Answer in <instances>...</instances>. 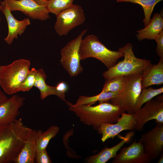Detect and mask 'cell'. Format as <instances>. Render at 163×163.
Returning a JSON list of instances; mask_svg holds the SVG:
<instances>
[{
  "mask_svg": "<svg viewBox=\"0 0 163 163\" xmlns=\"http://www.w3.org/2000/svg\"><path fill=\"white\" fill-rule=\"evenodd\" d=\"M54 29L59 36L66 35L71 30L82 24L85 20L84 11L82 7L73 4L56 16Z\"/></svg>",
  "mask_w": 163,
  "mask_h": 163,
  "instance_id": "9",
  "label": "cell"
},
{
  "mask_svg": "<svg viewBox=\"0 0 163 163\" xmlns=\"http://www.w3.org/2000/svg\"><path fill=\"white\" fill-rule=\"evenodd\" d=\"M8 98L5 94L0 90V104Z\"/></svg>",
  "mask_w": 163,
  "mask_h": 163,
  "instance_id": "31",
  "label": "cell"
},
{
  "mask_svg": "<svg viewBox=\"0 0 163 163\" xmlns=\"http://www.w3.org/2000/svg\"><path fill=\"white\" fill-rule=\"evenodd\" d=\"M52 162L46 149L37 152L35 163H51Z\"/></svg>",
  "mask_w": 163,
  "mask_h": 163,
  "instance_id": "29",
  "label": "cell"
},
{
  "mask_svg": "<svg viewBox=\"0 0 163 163\" xmlns=\"http://www.w3.org/2000/svg\"><path fill=\"white\" fill-rule=\"evenodd\" d=\"M139 140L145 152L152 160L163 152V124H157L151 130L142 135Z\"/></svg>",
  "mask_w": 163,
  "mask_h": 163,
  "instance_id": "12",
  "label": "cell"
},
{
  "mask_svg": "<svg viewBox=\"0 0 163 163\" xmlns=\"http://www.w3.org/2000/svg\"><path fill=\"white\" fill-rule=\"evenodd\" d=\"M46 75L43 69L37 70L34 87L40 91V97L42 100L50 95H57L55 86H50L46 84Z\"/></svg>",
  "mask_w": 163,
  "mask_h": 163,
  "instance_id": "20",
  "label": "cell"
},
{
  "mask_svg": "<svg viewBox=\"0 0 163 163\" xmlns=\"http://www.w3.org/2000/svg\"><path fill=\"white\" fill-rule=\"evenodd\" d=\"M118 92L100 93L97 95L91 97L82 95L79 97L76 103L74 105L75 106L84 105H91L97 101H99V103L107 102L115 97Z\"/></svg>",
  "mask_w": 163,
  "mask_h": 163,
  "instance_id": "21",
  "label": "cell"
},
{
  "mask_svg": "<svg viewBox=\"0 0 163 163\" xmlns=\"http://www.w3.org/2000/svg\"><path fill=\"white\" fill-rule=\"evenodd\" d=\"M66 101L69 110L74 113L81 122L92 126L97 130L102 123H115L121 114L125 112L120 107L107 102L92 106H75L68 101Z\"/></svg>",
  "mask_w": 163,
  "mask_h": 163,
  "instance_id": "2",
  "label": "cell"
},
{
  "mask_svg": "<svg viewBox=\"0 0 163 163\" xmlns=\"http://www.w3.org/2000/svg\"><path fill=\"white\" fill-rule=\"evenodd\" d=\"M134 135V132L131 131L123 137L119 143L113 146L108 148L106 146L98 154L91 155L86 159L89 163H105L112 158H114L118 151L124 144L127 142Z\"/></svg>",
  "mask_w": 163,
  "mask_h": 163,
  "instance_id": "19",
  "label": "cell"
},
{
  "mask_svg": "<svg viewBox=\"0 0 163 163\" xmlns=\"http://www.w3.org/2000/svg\"><path fill=\"white\" fill-rule=\"evenodd\" d=\"M159 158L157 161L158 163H163V152L162 153L159 155Z\"/></svg>",
  "mask_w": 163,
  "mask_h": 163,
  "instance_id": "33",
  "label": "cell"
},
{
  "mask_svg": "<svg viewBox=\"0 0 163 163\" xmlns=\"http://www.w3.org/2000/svg\"><path fill=\"white\" fill-rule=\"evenodd\" d=\"M42 132L41 130L30 129L24 145L15 160V163H35L37 152L36 141Z\"/></svg>",
  "mask_w": 163,
  "mask_h": 163,
  "instance_id": "16",
  "label": "cell"
},
{
  "mask_svg": "<svg viewBox=\"0 0 163 163\" xmlns=\"http://www.w3.org/2000/svg\"><path fill=\"white\" fill-rule=\"evenodd\" d=\"M155 40L157 44L156 52L157 55L160 58H163V31L158 36Z\"/></svg>",
  "mask_w": 163,
  "mask_h": 163,
  "instance_id": "30",
  "label": "cell"
},
{
  "mask_svg": "<svg viewBox=\"0 0 163 163\" xmlns=\"http://www.w3.org/2000/svg\"><path fill=\"white\" fill-rule=\"evenodd\" d=\"M113 158L112 163H149L153 160L145 152L139 140L121 149Z\"/></svg>",
  "mask_w": 163,
  "mask_h": 163,
  "instance_id": "13",
  "label": "cell"
},
{
  "mask_svg": "<svg viewBox=\"0 0 163 163\" xmlns=\"http://www.w3.org/2000/svg\"><path fill=\"white\" fill-rule=\"evenodd\" d=\"M30 129L21 118L0 126V163H14Z\"/></svg>",
  "mask_w": 163,
  "mask_h": 163,
  "instance_id": "1",
  "label": "cell"
},
{
  "mask_svg": "<svg viewBox=\"0 0 163 163\" xmlns=\"http://www.w3.org/2000/svg\"><path fill=\"white\" fill-rule=\"evenodd\" d=\"M3 1L10 11H21L32 19L44 21L50 18L46 5L40 4L33 0Z\"/></svg>",
  "mask_w": 163,
  "mask_h": 163,
  "instance_id": "10",
  "label": "cell"
},
{
  "mask_svg": "<svg viewBox=\"0 0 163 163\" xmlns=\"http://www.w3.org/2000/svg\"><path fill=\"white\" fill-rule=\"evenodd\" d=\"M30 61L24 59L2 66L0 70V85L5 93L11 95L20 91V85L30 70Z\"/></svg>",
  "mask_w": 163,
  "mask_h": 163,
  "instance_id": "5",
  "label": "cell"
},
{
  "mask_svg": "<svg viewBox=\"0 0 163 163\" xmlns=\"http://www.w3.org/2000/svg\"><path fill=\"white\" fill-rule=\"evenodd\" d=\"M163 84V58H160L156 65H152L146 68L142 74V88H147L153 85Z\"/></svg>",
  "mask_w": 163,
  "mask_h": 163,
  "instance_id": "17",
  "label": "cell"
},
{
  "mask_svg": "<svg viewBox=\"0 0 163 163\" xmlns=\"http://www.w3.org/2000/svg\"><path fill=\"white\" fill-rule=\"evenodd\" d=\"M142 73L125 76L121 90L110 101L126 112L134 114L138 98L142 90L141 80Z\"/></svg>",
  "mask_w": 163,
  "mask_h": 163,
  "instance_id": "6",
  "label": "cell"
},
{
  "mask_svg": "<svg viewBox=\"0 0 163 163\" xmlns=\"http://www.w3.org/2000/svg\"><path fill=\"white\" fill-rule=\"evenodd\" d=\"M87 30H83L75 39L69 42L61 50L60 63L71 77L76 76L83 70L80 63L79 49L83 35Z\"/></svg>",
  "mask_w": 163,
  "mask_h": 163,
  "instance_id": "7",
  "label": "cell"
},
{
  "mask_svg": "<svg viewBox=\"0 0 163 163\" xmlns=\"http://www.w3.org/2000/svg\"><path fill=\"white\" fill-rule=\"evenodd\" d=\"M0 10L5 17L8 28V35L4 40L8 45H11L14 39H17L18 35L21 36L24 32L30 22L28 18L21 21L15 19L3 1L0 2Z\"/></svg>",
  "mask_w": 163,
  "mask_h": 163,
  "instance_id": "14",
  "label": "cell"
},
{
  "mask_svg": "<svg viewBox=\"0 0 163 163\" xmlns=\"http://www.w3.org/2000/svg\"><path fill=\"white\" fill-rule=\"evenodd\" d=\"M57 92V95L58 97L64 101H66V92L68 89L67 84L65 82L61 81L59 82L55 86Z\"/></svg>",
  "mask_w": 163,
  "mask_h": 163,
  "instance_id": "28",
  "label": "cell"
},
{
  "mask_svg": "<svg viewBox=\"0 0 163 163\" xmlns=\"http://www.w3.org/2000/svg\"><path fill=\"white\" fill-rule=\"evenodd\" d=\"M124 76H120L105 80L101 93L119 92L121 89Z\"/></svg>",
  "mask_w": 163,
  "mask_h": 163,
  "instance_id": "26",
  "label": "cell"
},
{
  "mask_svg": "<svg viewBox=\"0 0 163 163\" xmlns=\"http://www.w3.org/2000/svg\"><path fill=\"white\" fill-rule=\"evenodd\" d=\"M74 0H49L46 7L50 13L56 16L72 6Z\"/></svg>",
  "mask_w": 163,
  "mask_h": 163,
  "instance_id": "25",
  "label": "cell"
},
{
  "mask_svg": "<svg viewBox=\"0 0 163 163\" xmlns=\"http://www.w3.org/2000/svg\"><path fill=\"white\" fill-rule=\"evenodd\" d=\"M163 0H117V2H129L136 3L141 5L142 7L144 14V18L143 20L145 26L149 22L151 17L155 5L158 2Z\"/></svg>",
  "mask_w": 163,
  "mask_h": 163,
  "instance_id": "23",
  "label": "cell"
},
{
  "mask_svg": "<svg viewBox=\"0 0 163 163\" xmlns=\"http://www.w3.org/2000/svg\"><path fill=\"white\" fill-rule=\"evenodd\" d=\"M2 66H0V70L1 69V68H2Z\"/></svg>",
  "mask_w": 163,
  "mask_h": 163,
  "instance_id": "34",
  "label": "cell"
},
{
  "mask_svg": "<svg viewBox=\"0 0 163 163\" xmlns=\"http://www.w3.org/2000/svg\"><path fill=\"white\" fill-rule=\"evenodd\" d=\"M163 15L161 13H156L145 28L136 32L138 33L135 36L139 41L145 39L155 40L163 31Z\"/></svg>",
  "mask_w": 163,
  "mask_h": 163,
  "instance_id": "18",
  "label": "cell"
},
{
  "mask_svg": "<svg viewBox=\"0 0 163 163\" xmlns=\"http://www.w3.org/2000/svg\"><path fill=\"white\" fill-rule=\"evenodd\" d=\"M79 53L80 60L90 57L95 58L102 62L108 69L115 65L118 59L123 57L122 52L108 49L96 36L93 34L88 35L82 39Z\"/></svg>",
  "mask_w": 163,
  "mask_h": 163,
  "instance_id": "4",
  "label": "cell"
},
{
  "mask_svg": "<svg viewBox=\"0 0 163 163\" xmlns=\"http://www.w3.org/2000/svg\"><path fill=\"white\" fill-rule=\"evenodd\" d=\"M38 3L44 5H46L48 3L49 0H33Z\"/></svg>",
  "mask_w": 163,
  "mask_h": 163,
  "instance_id": "32",
  "label": "cell"
},
{
  "mask_svg": "<svg viewBox=\"0 0 163 163\" xmlns=\"http://www.w3.org/2000/svg\"><path fill=\"white\" fill-rule=\"evenodd\" d=\"M123 54L124 59L119 62L102 74L105 80L120 76L142 73L147 67L152 65L150 60L138 58L134 55L131 44L128 43L118 50Z\"/></svg>",
  "mask_w": 163,
  "mask_h": 163,
  "instance_id": "3",
  "label": "cell"
},
{
  "mask_svg": "<svg viewBox=\"0 0 163 163\" xmlns=\"http://www.w3.org/2000/svg\"><path fill=\"white\" fill-rule=\"evenodd\" d=\"M37 71L34 68L30 70L21 84L20 91H28L34 86Z\"/></svg>",
  "mask_w": 163,
  "mask_h": 163,
  "instance_id": "27",
  "label": "cell"
},
{
  "mask_svg": "<svg viewBox=\"0 0 163 163\" xmlns=\"http://www.w3.org/2000/svg\"><path fill=\"white\" fill-rule=\"evenodd\" d=\"M59 130L58 126L52 125L46 131L42 132L38 137L36 141L37 152L46 149L50 141L56 136Z\"/></svg>",
  "mask_w": 163,
  "mask_h": 163,
  "instance_id": "22",
  "label": "cell"
},
{
  "mask_svg": "<svg viewBox=\"0 0 163 163\" xmlns=\"http://www.w3.org/2000/svg\"><path fill=\"white\" fill-rule=\"evenodd\" d=\"M135 129V122L133 114L122 113L116 123L101 124L97 130L102 135L101 140L104 142L110 138L113 139L123 131Z\"/></svg>",
  "mask_w": 163,
  "mask_h": 163,
  "instance_id": "11",
  "label": "cell"
},
{
  "mask_svg": "<svg viewBox=\"0 0 163 163\" xmlns=\"http://www.w3.org/2000/svg\"><path fill=\"white\" fill-rule=\"evenodd\" d=\"M144 106L133 114L135 129L143 130L144 125L151 120L157 124H163V96H158L146 102Z\"/></svg>",
  "mask_w": 163,
  "mask_h": 163,
  "instance_id": "8",
  "label": "cell"
},
{
  "mask_svg": "<svg viewBox=\"0 0 163 163\" xmlns=\"http://www.w3.org/2000/svg\"><path fill=\"white\" fill-rule=\"evenodd\" d=\"M163 92V87L158 89H154L151 87L142 88L136 103L135 112L140 109L145 102Z\"/></svg>",
  "mask_w": 163,
  "mask_h": 163,
  "instance_id": "24",
  "label": "cell"
},
{
  "mask_svg": "<svg viewBox=\"0 0 163 163\" xmlns=\"http://www.w3.org/2000/svg\"><path fill=\"white\" fill-rule=\"evenodd\" d=\"M25 99L14 94L0 104V126L9 124L17 119Z\"/></svg>",
  "mask_w": 163,
  "mask_h": 163,
  "instance_id": "15",
  "label": "cell"
},
{
  "mask_svg": "<svg viewBox=\"0 0 163 163\" xmlns=\"http://www.w3.org/2000/svg\"><path fill=\"white\" fill-rule=\"evenodd\" d=\"M1 17H0V22H1Z\"/></svg>",
  "mask_w": 163,
  "mask_h": 163,
  "instance_id": "35",
  "label": "cell"
}]
</instances>
